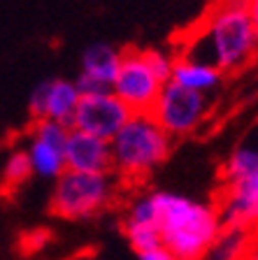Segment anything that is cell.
Here are the masks:
<instances>
[{
    "mask_svg": "<svg viewBox=\"0 0 258 260\" xmlns=\"http://www.w3.org/2000/svg\"><path fill=\"white\" fill-rule=\"evenodd\" d=\"M177 54L214 63L219 70L237 72L258 54V28L247 0H214Z\"/></svg>",
    "mask_w": 258,
    "mask_h": 260,
    "instance_id": "1",
    "label": "cell"
},
{
    "mask_svg": "<svg viewBox=\"0 0 258 260\" xmlns=\"http://www.w3.org/2000/svg\"><path fill=\"white\" fill-rule=\"evenodd\" d=\"M156 223L163 244L179 260H195L207 255L212 242L221 230V216L216 205L170 190L154 193Z\"/></svg>",
    "mask_w": 258,
    "mask_h": 260,
    "instance_id": "2",
    "label": "cell"
},
{
    "mask_svg": "<svg viewBox=\"0 0 258 260\" xmlns=\"http://www.w3.org/2000/svg\"><path fill=\"white\" fill-rule=\"evenodd\" d=\"M112 172L124 181H142L167 160L172 137L151 112H133L109 140Z\"/></svg>",
    "mask_w": 258,
    "mask_h": 260,
    "instance_id": "3",
    "label": "cell"
},
{
    "mask_svg": "<svg viewBox=\"0 0 258 260\" xmlns=\"http://www.w3.org/2000/svg\"><path fill=\"white\" fill-rule=\"evenodd\" d=\"M117 188L119 177L114 172L63 170L51 193V211L65 221H89L112 205Z\"/></svg>",
    "mask_w": 258,
    "mask_h": 260,
    "instance_id": "4",
    "label": "cell"
},
{
    "mask_svg": "<svg viewBox=\"0 0 258 260\" xmlns=\"http://www.w3.org/2000/svg\"><path fill=\"white\" fill-rule=\"evenodd\" d=\"M210 112V100L207 93L186 88L177 81H165L161 88L156 103L151 107V116L161 123L172 140L193 135L195 130L203 125Z\"/></svg>",
    "mask_w": 258,
    "mask_h": 260,
    "instance_id": "5",
    "label": "cell"
},
{
    "mask_svg": "<svg viewBox=\"0 0 258 260\" xmlns=\"http://www.w3.org/2000/svg\"><path fill=\"white\" fill-rule=\"evenodd\" d=\"M165 79L151 65L147 51H126L114 77L112 91L117 93L130 112H151Z\"/></svg>",
    "mask_w": 258,
    "mask_h": 260,
    "instance_id": "6",
    "label": "cell"
},
{
    "mask_svg": "<svg viewBox=\"0 0 258 260\" xmlns=\"http://www.w3.org/2000/svg\"><path fill=\"white\" fill-rule=\"evenodd\" d=\"M72 125L54 119H33V125L28 130L26 151L31 158L33 174L40 179L61 177L65 170V142L70 135Z\"/></svg>",
    "mask_w": 258,
    "mask_h": 260,
    "instance_id": "7",
    "label": "cell"
},
{
    "mask_svg": "<svg viewBox=\"0 0 258 260\" xmlns=\"http://www.w3.org/2000/svg\"><path fill=\"white\" fill-rule=\"evenodd\" d=\"M128 105L112 91H93V93H81L79 105L72 116V128L91 133V135L112 140L119 133V128L130 119Z\"/></svg>",
    "mask_w": 258,
    "mask_h": 260,
    "instance_id": "8",
    "label": "cell"
},
{
    "mask_svg": "<svg viewBox=\"0 0 258 260\" xmlns=\"http://www.w3.org/2000/svg\"><path fill=\"white\" fill-rule=\"evenodd\" d=\"M81 91L77 81L70 79H44L33 88L28 98V109L33 119H54L72 125V116L79 105Z\"/></svg>",
    "mask_w": 258,
    "mask_h": 260,
    "instance_id": "9",
    "label": "cell"
},
{
    "mask_svg": "<svg viewBox=\"0 0 258 260\" xmlns=\"http://www.w3.org/2000/svg\"><path fill=\"white\" fill-rule=\"evenodd\" d=\"M216 209L221 216V225L258 230V177L223 181Z\"/></svg>",
    "mask_w": 258,
    "mask_h": 260,
    "instance_id": "10",
    "label": "cell"
},
{
    "mask_svg": "<svg viewBox=\"0 0 258 260\" xmlns=\"http://www.w3.org/2000/svg\"><path fill=\"white\" fill-rule=\"evenodd\" d=\"M121 51L114 49L107 42H96L84 49L79 65V77H77V86L81 93L93 91H107L112 88L114 77L121 65Z\"/></svg>",
    "mask_w": 258,
    "mask_h": 260,
    "instance_id": "11",
    "label": "cell"
},
{
    "mask_svg": "<svg viewBox=\"0 0 258 260\" xmlns=\"http://www.w3.org/2000/svg\"><path fill=\"white\" fill-rule=\"evenodd\" d=\"M65 170L79 172H112V149L109 140L70 128L65 142Z\"/></svg>",
    "mask_w": 258,
    "mask_h": 260,
    "instance_id": "12",
    "label": "cell"
},
{
    "mask_svg": "<svg viewBox=\"0 0 258 260\" xmlns=\"http://www.w3.org/2000/svg\"><path fill=\"white\" fill-rule=\"evenodd\" d=\"M170 79L186 88H193V91H200V93H207V95H210L212 91H216V88L221 86L223 70H219L214 63H207V60L175 54Z\"/></svg>",
    "mask_w": 258,
    "mask_h": 260,
    "instance_id": "13",
    "label": "cell"
},
{
    "mask_svg": "<svg viewBox=\"0 0 258 260\" xmlns=\"http://www.w3.org/2000/svg\"><path fill=\"white\" fill-rule=\"evenodd\" d=\"M124 233L130 249L142 260H170L172 253L163 244L161 230L156 223H130L124 221Z\"/></svg>",
    "mask_w": 258,
    "mask_h": 260,
    "instance_id": "14",
    "label": "cell"
},
{
    "mask_svg": "<svg viewBox=\"0 0 258 260\" xmlns=\"http://www.w3.org/2000/svg\"><path fill=\"white\" fill-rule=\"evenodd\" d=\"M221 177H223V181L242 177H258V125L253 130H249L244 140H240L235 144L228 160L223 162Z\"/></svg>",
    "mask_w": 258,
    "mask_h": 260,
    "instance_id": "15",
    "label": "cell"
},
{
    "mask_svg": "<svg viewBox=\"0 0 258 260\" xmlns=\"http://www.w3.org/2000/svg\"><path fill=\"white\" fill-rule=\"evenodd\" d=\"M253 233L256 230H247V228H237V225H221L219 235L212 242L207 255L210 258H221V260H235V258L251 255Z\"/></svg>",
    "mask_w": 258,
    "mask_h": 260,
    "instance_id": "16",
    "label": "cell"
},
{
    "mask_svg": "<svg viewBox=\"0 0 258 260\" xmlns=\"http://www.w3.org/2000/svg\"><path fill=\"white\" fill-rule=\"evenodd\" d=\"M33 177L26 146H10L0 153V188L14 190Z\"/></svg>",
    "mask_w": 258,
    "mask_h": 260,
    "instance_id": "17",
    "label": "cell"
},
{
    "mask_svg": "<svg viewBox=\"0 0 258 260\" xmlns=\"http://www.w3.org/2000/svg\"><path fill=\"white\" fill-rule=\"evenodd\" d=\"M247 7H249V14H251L253 23L258 28V0H247Z\"/></svg>",
    "mask_w": 258,
    "mask_h": 260,
    "instance_id": "18",
    "label": "cell"
},
{
    "mask_svg": "<svg viewBox=\"0 0 258 260\" xmlns=\"http://www.w3.org/2000/svg\"><path fill=\"white\" fill-rule=\"evenodd\" d=\"M253 246H258V239H256V233H253ZM251 255H258V249H253Z\"/></svg>",
    "mask_w": 258,
    "mask_h": 260,
    "instance_id": "19",
    "label": "cell"
}]
</instances>
